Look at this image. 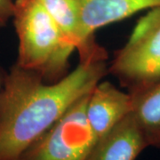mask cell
I'll return each instance as SVG.
<instances>
[{"label": "cell", "instance_id": "cell-6", "mask_svg": "<svg viewBox=\"0 0 160 160\" xmlns=\"http://www.w3.org/2000/svg\"><path fill=\"white\" fill-rule=\"evenodd\" d=\"M86 41L94 39L97 29L123 21L139 12L160 7V0H78Z\"/></svg>", "mask_w": 160, "mask_h": 160}, {"label": "cell", "instance_id": "cell-9", "mask_svg": "<svg viewBox=\"0 0 160 160\" xmlns=\"http://www.w3.org/2000/svg\"><path fill=\"white\" fill-rule=\"evenodd\" d=\"M132 95V113L149 147L160 149V80Z\"/></svg>", "mask_w": 160, "mask_h": 160}, {"label": "cell", "instance_id": "cell-3", "mask_svg": "<svg viewBox=\"0 0 160 160\" xmlns=\"http://www.w3.org/2000/svg\"><path fill=\"white\" fill-rule=\"evenodd\" d=\"M109 73L128 92L160 80V7L138 21L125 46L116 52Z\"/></svg>", "mask_w": 160, "mask_h": 160}, {"label": "cell", "instance_id": "cell-8", "mask_svg": "<svg viewBox=\"0 0 160 160\" xmlns=\"http://www.w3.org/2000/svg\"><path fill=\"white\" fill-rule=\"evenodd\" d=\"M51 15L63 37L78 50L80 56H86L96 50L95 39L86 41L82 32L79 4L78 0H38Z\"/></svg>", "mask_w": 160, "mask_h": 160}, {"label": "cell", "instance_id": "cell-7", "mask_svg": "<svg viewBox=\"0 0 160 160\" xmlns=\"http://www.w3.org/2000/svg\"><path fill=\"white\" fill-rule=\"evenodd\" d=\"M148 144L132 113L98 140L87 160H136Z\"/></svg>", "mask_w": 160, "mask_h": 160}, {"label": "cell", "instance_id": "cell-1", "mask_svg": "<svg viewBox=\"0 0 160 160\" xmlns=\"http://www.w3.org/2000/svg\"><path fill=\"white\" fill-rule=\"evenodd\" d=\"M101 47L79 57L72 71L55 82L14 64L0 88V160H18L25 149L109 73Z\"/></svg>", "mask_w": 160, "mask_h": 160}, {"label": "cell", "instance_id": "cell-5", "mask_svg": "<svg viewBox=\"0 0 160 160\" xmlns=\"http://www.w3.org/2000/svg\"><path fill=\"white\" fill-rule=\"evenodd\" d=\"M131 112V93L109 81H100L88 96L86 117L97 141Z\"/></svg>", "mask_w": 160, "mask_h": 160}, {"label": "cell", "instance_id": "cell-11", "mask_svg": "<svg viewBox=\"0 0 160 160\" xmlns=\"http://www.w3.org/2000/svg\"><path fill=\"white\" fill-rule=\"evenodd\" d=\"M3 78H4V77H2V76L0 75V88H1V86H2V83H3Z\"/></svg>", "mask_w": 160, "mask_h": 160}, {"label": "cell", "instance_id": "cell-4", "mask_svg": "<svg viewBox=\"0 0 160 160\" xmlns=\"http://www.w3.org/2000/svg\"><path fill=\"white\" fill-rule=\"evenodd\" d=\"M90 92L31 143L18 160H87L97 142L86 117Z\"/></svg>", "mask_w": 160, "mask_h": 160}, {"label": "cell", "instance_id": "cell-2", "mask_svg": "<svg viewBox=\"0 0 160 160\" xmlns=\"http://www.w3.org/2000/svg\"><path fill=\"white\" fill-rule=\"evenodd\" d=\"M13 23L18 37L19 67L38 73L47 82L62 78L75 48L63 37L38 0H17Z\"/></svg>", "mask_w": 160, "mask_h": 160}, {"label": "cell", "instance_id": "cell-10", "mask_svg": "<svg viewBox=\"0 0 160 160\" xmlns=\"http://www.w3.org/2000/svg\"><path fill=\"white\" fill-rule=\"evenodd\" d=\"M14 3L12 0H0V28L6 26L13 16Z\"/></svg>", "mask_w": 160, "mask_h": 160}]
</instances>
